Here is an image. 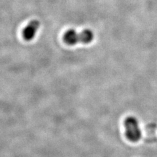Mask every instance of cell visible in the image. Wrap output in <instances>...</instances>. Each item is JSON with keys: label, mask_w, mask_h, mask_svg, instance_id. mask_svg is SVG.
I'll use <instances>...</instances> for the list:
<instances>
[{"label": "cell", "mask_w": 157, "mask_h": 157, "mask_svg": "<svg viewBox=\"0 0 157 157\" xmlns=\"http://www.w3.org/2000/svg\"><path fill=\"white\" fill-rule=\"evenodd\" d=\"M94 39V33L90 29H85L80 33L75 30L70 29L63 35V41L70 45H75L78 43L87 44L90 43Z\"/></svg>", "instance_id": "obj_1"}, {"label": "cell", "mask_w": 157, "mask_h": 157, "mask_svg": "<svg viewBox=\"0 0 157 157\" xmlns=\"http://www.w3.org/2000/svg\"><path fill=\"white\" fill-rule=\"evenodd\" d=\"M40 26V22L37 20H33L29 22L23 31V37L25 40L31 41L35 37Z\"/></svg>", "instance_id": "obj_3"}, {"label": "cell", "mask_w": 157, "mask_h": 157, "mask_svg": "<svg viewBox=\"0 0 157 157\" xmlns=\"http://www.w3.org/2000/svg\"><path fill=\"white\" fill-rule=\"evenodd\" d=\"M125 134L127 139L132 142L138 141L141 137V131L138 121L134 117H129L124 121Z\"/></svg>", "instance_id": "obj_2"}]
</instances>
